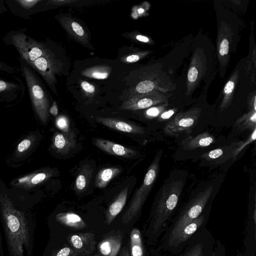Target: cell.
<instances>
[{"instance_id":"obj_38","label":"cell","mask_w":256,"mask_h":256,"mask_svg":"<svg viewBox=\"0 0 256 256\" xmlns=\"http://www.w3.org/2000/svg\"><path fill=\"white\" fill-rule=\"evenodd\" d=\"M164 106L152 107L146 110L145 116L147 118H152L158 116L163 110Z\"/></svg>"},{"instance_id":"obj_43","label":"cell","mask_w":256,"mask_h":256,"mask_svg":"<svg viewBox=\"0 0 256 256\" xmlns=\"http://www.w3.org/2000/svg\"><path fill=\"white\" fill-rule=\"evenodd\" d=\"M49 112L56 116L58 114V108L56 102V101H54L52 106L50 108L49 110Z\"/></svg>"},{"instance_id":"obj_14","label":"cell","mask_w":256,"mask_h":256,"mask_svg":"<svg viewBox=\"0 0 256 256\" xmlns=\"http://www.w3.org/2000/svg\"><path fill=\"white\" fill-rule=\"evenodd\" d=\"M41 0H4L6 6L14 15L28 19L35 14V10Z\"/></svg>"},{"instance_id":"obj_28","label":"cell","mask_w":256,"mask_h":256,"mask_svg":"<svg viewBox=\"0 0 256 256\" xmlns=\"http://www.w3.org/2000/svg\"><path fill=\"white\" fill-rule=\"evenodd\" d=\"M111 68L108 66H98L84 70L82 74L88 78L97 80L106 79L109 76Z\"/></svg>"},{"instance_id":"obj_46","label":"cell","mask_w":256,"mask_h":256,"mask_svg":"<svg viewBox=\"0 0 256 256\" xmlns=\"http://www.w3.org/2000/svg\"><path fill=\"white\" fill-rule=\"evenodd\" d=\"M119 256H130L127 248L124 247L120 252Z\"/></svg>"},{"instance_id":"obj_3","label":"cell","mask_w":256,"mask_h":256,"mask_svg":"<svg viewBox=\"0 0 256 256\" xmlns=\"http://www.w3.org/2000/svg\"><path fill=\"white\" fill-rule=\"evenodd\" d=\"M0 210L12 256H24V248L30 246L24 215L16 210L5 191L0 192Z\"/></svg>"},{"instance_id":"obj_20","label":"cell","mask_w":256,"mask_h":256,"mask_svg":"<svg viewBox=\"0 0 256 256\" xmlns=\"http://www.w3.org/2000/svg\"><path fill=\"white\" fill-rule=\"evenodd\" d=\"M128 190V186L122 189L110 206L106 214L108 224H110L122 210L126 202Z\"/></svg>"},{"instance_id":"obj_45","label":"cell","mask_w":256,"mask_h":256,"mask_svg":"<svg viewBox=\"0 0 256 256\" xmlns=\"http://www.w3.org/2000/svg\"><path fill=\"white\" fill-rule=\"evenodd\" d=\"M4 0H0V16L8 12Z\"/></svg>"},{"instance_id":"obj_48","label":"cell","mask_w":256,"mask_h":256,"mask_svg":"<svg viewBox=\"0 0 256 256\" xmlns=\"http://www.w3.org/2000/svg\"><path fill=\"white\" fill-rule=\"evenodd\" d=\"M236 256H246L243 252H238Z\"/></svg>"},{"instance_id":"obj_32","label":"cell","mask_w":256,"mask_h":256,"mask_svg":"<svg viewBox=\"0 0 256 256\" xmlns=\"http://www.w3.org/2000/svg\"><path fill=\"white\" fill-rule=\"evenodd\" d=\"M56 124L57 128L62 132H68L70 130V120L65 116H60L57 118Z\"/></svg>"},{"instance_id":"obj_29","label":"cell","mask_w":256,"mask_h":256,"mask_svg":"<svg viewBox=\"0 0 256 256\" xmlns=\"http://www.w3.org/2000/svg\"><path fill=\"white\" fill-rule=\"evenodd\" d=\"M161 90L156 80L153 78H148L140 82L135 86L134 92L130 96L157 92V90Z\"/></svg>"},{"instance_id":"obj_37","label":"cell","mask_w":256,"mask_h":256,"mask_svg":"<svg viewBox=\"0 0 256 256\" xmlns=\"http://www.w3.org/2000/svg\"><path fill=\"white\" fill-rule=\"evenodd\" d=\"M82 90L87 96H93L96 91L94 86L87 81L83 80L80 83Z\"/></svg>"},{"instance_id":"obj_2","label":"cell","mask_w":256,"mask_h":256,"mask_svg":"<svg viewBox=\"0 0 256 256\" xmlns=\"http://www.w3.org/2000/svg\"><path fill=\"white\" fill-rule=\"evenodd\" d=\"M184 186V182L182 180H172L162 187L152 206L146 232L151 244H157L166 232Z\"/></svg>"},{"instance_id":"obj_35","label":"cell","mask_w":256,"mask_h":256,"mask_svg":"<svg viewBox=\"0 0 256 256\" xmlns=\"http://www.w3.org/2000/svg\"><path fill=\"white\" fill-rule=\"evenodd\" d=\"M0 72L16 74L20 72L19 68L11 66L0 60Z\"/></svg>"},{"instance_id":"obj_49","label":"cell","mask_w":256,"mask_h":256,"mask_svg":"<svg viewBox=\"0 0 256 256\" xmlns=\"http://www.w3.org/2000/svg\"><path fill=\"white\" fill-rule=\"evenodd\" d=\"M94 256H102L100 254H96Z\"/></svg>"},{"instance_id":"obj_44","label":"cell","mask_w":256,"mask_h":256,"mask_svg":"<svg viewBox=\"0 0 256 256\" xmlns=\"http://www.w3.org/2000/svg\"><path fill=\"white\" fill-rule=\"evenodd\" d=\"M135 36V39L137 40L142 42H148L150 41V39L146 36L141 34H136Z\"/></svg>"},{"instance_id":"obj_24","label":"cell","mask_w":256,"mask_h":256,"mask_svg":"<svg viewBox=\"0 0 256 256\" xmlns=\"http://www.w3.org/2000/svg\"><path fill=\"white\" fill-rule=\"evenodd\" d=\"M92 174V168L88 164L84 165L78 174L75 181V188L78 192H84L87 188Z\"/></svg>"},{"instance_id":"obj_25","label":"cell","mask_w":256,"mask_h":256,"mask_svg":"<svg viewBox=\"0 0 256 256\" xmlns=\"http://www.w3.org/2000/svg\"><path fill=\"white\" fill-rule=\"evenodd\" d=\"M130 238L131 256H144L140 231L137 228L133 229L131 232Z\"/></svg>"},{"instance_id":"obj_9","label":"cell","mask_w":256,"mask_h":256,"mask_svg":"<svg viewBox=\"0 0 256 256\" xmlns=\"http://www.w3.org/2000/svg\"><path fill=\"white\" fill-rule=\"evenodd\" d=\"M198 108L191 109L178 114L166 124L164 132L168 135L176 136L180 132L189 133L196 124L200 115Z\"/></svg>"},{"instance_id":"obj_6","label":"cell","mask_w":256,"mask_h":256,"mask_svg":"<svg viewBox=\"0 0 256 256\" xmlns=\"http://www.w3.org/2000/svg\"><path fill=\"white\" fill-rule=\"evenodd\" d=\"M209 217L204 210L195 220L184 226L173 236L159 248L173 254L180 253L198 235L206 228Z\"/></svg>"},{"instance_id":"obj_34","label":"cell","mask_w":256,"mask_h":256,"mask_svg":"<svg viewBox=\"0 0 256 256\" xmlns=\"http://www.w3.org/2000/svg\"><path fill=\"white\" fill-rule=\"evenodd\" d=\"M210 256H227L225 246L220 240L215 241Z\"/></svg>"},{"instance_id":"obj_18","label":"cell","mask_w":256,"mask_h":256,"mask_svg":"<svg viewBox=\"0 0 256 256\" xmlns=\"http://www.w3.org/2000/svg\"><path fill=\"white\" fill-rule=\"evenodd\" d=\"M53 147L58 153L66 154L76 145V136L72 130L56 132L53 138Z\"/></svg>"},{"instance_id":"obj_36","label":"cell","mask_w":256,"mask_h":256,"mask_svg":"<svg viewBox=\"0 0 256 256\" xmlns=\"http://www.w3.org/2000/svg\"><path fill=\"white\" fill-rule=\"evenodd\" d=\"M256 138V128H254L252 132V134L250 136V137L244 142L242 143L241 145L238 147L234 152V156L236 158L238 154L248 144H249L252 142L254 141Z\"/></svg>"},{"instance_id":"obj_41","label":"cell","mask_w":256,"mask_h":256,"mask_svg":"<svg viewBox=\"0 0 256 256\" xmlns=\"http://www.w3.org/2000/svg\"><path fill=\"white\" fill-rule=\"evenodd\" d=\"M223 154V150L221 148H216L211 150L206 155V158L210 159H215L220 157Z\"/></svg>"},{"instance_id":"obj_17","label":"cell","mask_w":256,"mask_h":256,"mask_svg":"<svg viewBox=\"0 0 256 256\" xmlns=\"http://www.w3.org/2000/svg\"><path fill=\"white\" fill-rule=\"evenodd\" d=\"M96 121L104 126L120 132L132 133L142 134L144 129L133 124L114 118L96 117Z\"/></svg>"},{"instance_id":"obj_19","label":"cell","mask_w":256,"mask_h":256,"mask_svg":"<svg viewBox=\"0 0 256 256\" xmlns=\"http://www.w3.org/2000/svg\"><path fill=\"white\" fill-rule=\"evenodd\" d=\"M230 40V28L225 23L222 24L218 38V57L222 64H226L227 62Z\"/></svg>"},{"instance_id":"obj_26","label":"cell","mask_w":256,"mask_h":256,"mask_svg":"<svg viewBox=\"0 0 256 256\" xmlns=\"http://www.w3.org/2000/svg\"><path fill=\"white\" fill-rule=\"evenodd\" d=\"M214 141V137L206 132L190 138L186 142V146L188 149L206 147L213 143Z\"/></svg>"},{"instance_id":"obj_30","label":"cell","mask_w":256,"mask_h":256,"mask_svg":"<svg viewBox=\"0 0 256 256\" xmlns=\"http://www.w3.org/2000/svg\"><path fill=\"white\" fill-rule=\"evenodd\" d=\"M238 74H235L226 84L224 90V98L221 104V108L224 109L228 105L230 100L232 98V92H234Z\"/></svg>"},{"instance_id":"obj_1","label":"cell","mask_w":256,"mask_h":256,"mask_svg":"<svg viewBox=\"0 0 256 256\" xmlns=\"http://www.w3.org/2000/svg\"><path fill=\"white\" fill-rule=\"evenodd\" d=\"M6 45L12 46L24 60L56 94V76L62 70L54 44L50 40H40L30 36L25 28L12 30L3 37Z\"/></svg>"},{"instance_id":"obj_40","label":"cell","mask_w":256,"mask_h":256,"mask_svg":"<svg viewBox=\"0 0 256 256\" xmlns=\"http://www.w3.org/2000/svg\"><path fill=\"white\" fill-rule=\"evenodd\" d=\"M31 140L28 138H26L21 141L18 146L17 150L19 152H22L27 150L30 146Z\"/></svg>"},{"instance_id":"obj_5","label":"cell","mask_w":256,"mask_h":256,"mask_svg":"<svg viewBox=\"0 0 256 256\" xmlns=\"http://www.w3.org/2000/svg\"><path fill=\"white\" fill-rule=\"evenodd\" d=\"M213 187L210 186L191 200L170 220L160 239V245L173 236L184 226L196 218L205 209L212 196Z\"/></svg>"},{"instance_id":"obj_11","label":"cell","mask_w":256,"mask_h":256,"mask_svg":"<svg viewBox=\"0 0 256 256\" xmlns=\"http://www.w3.org/2000/svg\"><path fill=\"white\" fill-rule=\"evenodd\" d=\"M166 98L158 92L136 94L130 96L120 108L136 110L148 108L152 106L165 102Z\"/></svg>"},{"instance_id":"obj_33","label":"cell","mask_w":256,"mask_h":256,"mask_svg":"<svg viewBox=\"0 0 256 256\" xmlns=\"http://www.w3.org/2000/svg\"><path fill=\"white\" fill-rule=\"evenodd\" d=\"M146 54V52H134L124 56L121 60L126 63L135 62L144 58Z\"/></svg>"},{"instance_id":"obj_23","label":"cell","mask_w":256,"mask_h":256,"mask_svg":"<svg viewBox=\"0 0 256 256\" xmlns=\"http://www.w3.org/2000/svg\"><path fill=\"white\" fill-rule=\"evenodd\" d=\"M204 70L202 62L198 60V56H194L188 73V84L192 89L200 80Z\"/></svg>"},{"instance_id":"obj_8","label":"cell","mask_w":256,"mask_h":256,"mask_svg":"<svg viewBox=\"0 0 256 256\" xmlns=\"http://www.w3.org/2000/svg\"><path fill=\"white\" fill-rule=\"evenodd\" d=\"M26 85L16 74H0V102L20 100L26 92Z\"/></svg>"},{"instance_id":"obj_42","label":"cell","mask_w":256,"mask_h":256,"mask_svg":"<svg viewBox=\"0 0 256 256\" xmlns=\"http://www.w3.org/2000/svg\"><path fill=\"white\" fill-rule=\"evenodd\" d=\"M174 110H170L163 112L159 116V120H164L170 118L174 114Z\"/></svg>"},{"instance_id":"obj_27","label":"cell","mask_w":256,"mask_h":256,"mask_svg":"<svg viewBox=\"0 0 256 256\" xmlns=\"http://www.w3.org/2000/svg\"><path fill=\"white\" fill-rule=\"evenodd\" d=\"M234 126L240 130H253L256 128V112L250 110L238 119Z\"/></svg>"},{"instance_id":"obj_47","label":"cell","mask_w":256,"mask_h":256,"mask_svg":"<svg viewBox=\"0 0 256 256\" xmlns=\"http://www.w3.org/2000/svg\"><path fill=\"white\" fill-rule=\"evenodd\" d=\"M137 12L138 14H142L144 12V10L142 8H140L138 9Z\"/></svg>"},{"instance_id":"obj_12","label":"cell","mask_w":256,"mask_h":256,"mask_svg":"<svg viewBox=\"0 0 256 256\" xmlns=\"http://www.w3.org/2000/svg\"><path fill=\"white\" fill-rule=\"evenodd\" d=\"M68 242L77 256L90 255L95 249V236L92 232L71 234L68 237Z\"/></svg>"},{"instance_id":"obj_15","label":"cell","mask_w":256,"mask_h":256,"mask_svg":"<svg viewBox=\"0 0 256 256\" xmlns=\"http://www.w3.org/2000/svg\"><path fill=\"white\" fill-rule=\"evenodd\" d=\"M123 234L120 231L114 232L106 236L99 244L98 250L102 256H116L121 248Z\"/></svg>"},{"instance_id":"obj_13","label":"cell","mask_w":256,"mask_h":256,"mask_svg":"<svg viewBox=\"0 0 256 256\" xmlns=\"http://www.w3.org/2000/svg\"><path fill=\"white\" fill-rule=\"evenodd\" d=\"M56 18L62 28L80 43L86 45L88 43L89 36L82 26L73 18L64 15H58Z\"/></svg>"},{"instance_id":"obj_31","label":"cell","mask_w":256,"mask_h":256,"mask_svg":"<svg viewBox=\"0 0 256 256\" xmlns=\"http://www.w3.org/2000/svg\"><path fill=\"white\" fill-rule=\"evenodd\" d=\"M54 174V171L51 169L42 170V172H38L34 174L28 176L29 181V185H36L48 178L52 176Z\"/></svg>"},{"instance_id":"obj_39","label":"cell","mask_w":256,"mask_h":256,"mask_svg":"<svg viewBox=\"0 0 256 256\" xmlns=\"http://www.w3.org/2000/svg\"><path fill=\"white\" fill-rule=\"evenodd\" d=\"M73 250L68 246H65L60 250L53 256H76Z\"/></svg>"},{"instance_id":"obj_10","label":"cell","mask_w":256,"mask_h":256,"mask_svg":"<svg viewBox=\"0 0 256 256\" xmlns=\"http://www.w3.org/2000/svg\"><path fill=\"white\" fill-rule=\"evenodd\" d=\"M214 242L212 234L206 228L176 256H210Z\"/></svg>"},{"instance_id":"obj_21","label":"cell","mask_w":256,"mask_h":256,"mask_svg":"<svg viewBox=\"0 0 256 256\" xmlns=\"http://www.w3.org/2000/svg\"><path fill=\"white\" fill-rule=\"evenodd\" d=\"M56 220L62 224L74 229H82L86 227L82 218L78 214L72 212H62L56 214Z\"/></svg>"},{"instance_id":"obj_16","label":"cell","mask_w":256,"mask_h":256,"mask_svg":"<svg viewBox=\"0 0 256 256\" xmlns=\"http://www.w3.org/2000/svg\"><path fill=\"white\" fill-rule=\"evenodd\" d=\"M92 142L97 148L111 155L127 158L136 154L135 150L110 140L98 138Z\"/></svg>"},{"instance_id":"obj_4","label":"cell","mask_w":256,"mask_h":256,"mask_svg":"<svg viewBox=\"0 0 256 256\" xmlns=\"http://www.w3.org/2000/svg\"><path fill=\"white\" fill-rule=\"evenodd\" d=\"M20 72L24 78L32 108L43 124L48 118L50 99L40 76L21 58L18 57Z\"/></svg>"},{"instance_id":"obj_22","label":"cell","mask_w":256,"mask_h":256,"mask_svg":"<svg viewBox=\"0 0 256 256\" xmlns=\"http://www.w3.org/2000/svg\"><path fill=\"white\" fill-rule=\"evenodd\" d=\"M121 172V169L116 167H107L102 168L96 177L95 185L102 188L106 187L108 183Z\"/></svg>"},{"instance_id":"obj_7","label":"cell","mask_w":256,"mask_h":256,"mask_svg":"<svg viewBox=\"0 0 256 256\" xmlns=\"http://www.w3.org/2000/svg\"><path fill=\"white\" fill-rule=\"evenodd\" d=\"M160 159V155L157 154L150 166L143 182L134 192L129 206L123 214V223L130 222L140 212L156 179Z\"/></svg>"}]
</instances>
